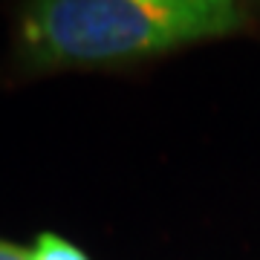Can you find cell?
<instances>
[{
  "mask_svg": "<svg viewBox=\"0 0 260 260\" xmlns=\"http://www.w3.org/2000/svg\"><path fill=\"white\" fill-rule=\"evenodd\" d=\"M240 20L237 0H29L20 44L35 67H90L229 35Z\"/></svg>",
  "mask_w": 260,
  "mask_h": 260,
  "instance_id": "cell-1",
  "label": "cell"
},
{
  "mask_svg": "<svg viewBox=\"0 0 260 260\" xmlns=\"http://www.w3.org/2000/svg\"><path fill=\"white\" fill-rule=\"evenodd\" d=\"M29 251H32V260H90L78 246H73L70 240L58 237V234H52V232L38 234L35 246Z\"/></svg>",
  "mask_w": 260,
  "mask_h": 260,
  "instance_id": "cell-2",
  "label": "cell"
},
{
  "mask_svg": "<svg viewBox=\"0 0 260 260\" xmlns=\"http://www.w3.org/2000/svg\"><path fill=\"white\" fill-rule=\"evenodd\" d=\"M0 260H32V251L20 249V246H15V243L0 240Z\"/></svg>",
  "mask_w": 260,
  "mask_h": 260,
  "instance_id": "cell-3",
  "label": "cell"
}]
</instances>
